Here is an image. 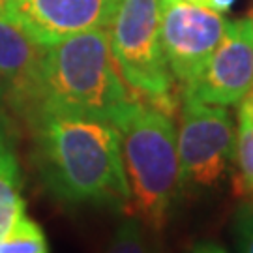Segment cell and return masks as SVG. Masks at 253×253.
<instances>
[{"label": "cell", "instance_id": "1", "mask_svg": "<svg viewBox=\"0 0 253 253\" xmlns=\"http://www.w3.org/2000/svg\"><path fill=\"white\" fill-rule=\"evenodd\" d=\"M32 129V162L42 186L66 205L129 208L120 133L111 122L73 115H40Z\"/></svg>", "mask_w": 253, "mask_h": 253}, {"label": "cell", "instance_id": "2", "mask_svg": "<svg viewBox=\"0 0 253 253\" xmlns=\"http://www.w3.org/2000/svg\"><path fill=\"white\" fill-rule=\"evenodd\" d=\"M135 98L113 58L107 28H96L45 47L23 120L56 113L115 126Z\"/></svg>", "mask_w": 253, "mask_h": 253}, {"label": "cell", "instance_id": "3", "mask_svg": "<svg viewBox=\"0 0 253 253\" xmlns=\"http://www.w3.org/2000/svg\"><path fill=\"white\" fill-rule=\"evenodd\" d=\"M172 115L135 98L115 122L129 186V210L146 229L160 233L180 188Z\"/></svg>", "mask_w": 253, "mask_h": 253}, {"label": "cell", "instance_id": "4", "mask_svg": "<svg viewBox=\"0 0 253 253\" xmlns=\"http://www.w3.org/2000/svg\"><path fill=\"white\" fill-rule=\"evenodd\" d=\"M107 32L113 58L131 92L172 115L178 100L163 54L158 0H122Z\"/></svg>", "mask_w": 253, "mask_h": 253}, {"label": "cell", "instance_id": "5", "mask_svg": "<svg viewBox=\"0 0 253 253\" xmlns=\"http://www.w3.org/2000/svg\"><path fill=\"white\" fill-rule=\"evenodd\" d=\"M235 122L223 105L182 98L176 152L180 186L191 191L214 188L235 150Z\"/></svg>", "mask_w": 253, "mask_h": 253}, {"label": "cell", "instance_id": "6", "mask_svg": "<svg viewBox=\"0 0 253 253\" xmlns=\"http://www.w3.org/2000/svg\"><path fill=\"white\" fill-rule=\"evenodd\" d=\"M160 38L174 81L190 84L205 68L225 32L227 19L186 0H158Z\"/></svg>", "mask_w": 253, "mask_h": 253}, {"label": "cell", "instance_id": "7", "mask_svg": "<svg viewBox=\"0 0 253 253\" xmlns=\"http://www.w3.org/2000/svg\"><path fill=\"white\" fill-rule=\"evenodd\" d=\"M253 86V15L227 21L223 38L203 72L182 88V98L238 105Z\"/></svg>", "mask_w": 253, "mask_h": 253}, {"label": "cell", "instance_id": "8", "mask_svg": "<svg viewBox=\"0 0 253 253\" xmlns=\"http://www.w3.org/2000/svg\"><path fill=\"white\" fill-rule=\"evenodd\" d=\"M122 0H0V9L30 40L49 47L81 32L107 28Z\"/></svg>", "mask_w": 253, "mask_h": 253}, {"label": "cell", "instance_id": "9", "mask_svg": "<svg viewBox=\"0 0 253 253\" xmlns=\"http://www.w3.org/2000/svg\"><path fill=\"white\" fill-rule=\"evenodd\" d=\"M45 47L15 27L0 9V113L25 117Z\"/></svg>", "mask_w": 253, "mask_h": 253}, {"label": "cell", "instance_id": "10", "mask_svg": "<svg viewBox=\"0 0 253 253\" xmlns=\"http://www.w3.org/2000/svg\"><path fill=\"white\" fill-rule=\"evenodd\" d=\"M27 212L23 199V172L8 115L0 113V236L11 221Z\"/></svg>", "mask_w": 253, "mask_h": 253}, {"label": "cell", "instance_id": "11", "mask_svg": "<svg viewBox=\"0 0 253 253\" xmlns=\"http://www.w3.org/2000/svg\"><path fill=\"white\" fill-rule=\"evenodd\" d=\"M233 190L240 201L253 199V96L238 103V129L235 137Z\"/></svg>", "mask_w": 253, "mask_h": 253}, {"label": "cell", "instance_id": "12", "mask_svg": "<svg viewBox=\"0 0 253 253\" xmlns=\"http://www.w3.org/2000/svg\"><path fill=\"white\" fill-rule=\"evenodd\" d=\"M49 242L43 229L27 212L19 214L0 236V253H45Z\"/></svg>", "mask_w": 253, "mask_h": 253}, {"label": "cell", "instance_id": "13", "mask_svg": "<svg viewBox=\"0 0 253 253\" xmlns=\"http://www.w3.org/2000/svg\"><path fill=\"white\" fill-rule=\"evenodd\" d=\"M107 250L115 253L148 252L150 244H148V238H146V225L143 223V219L131 216L126 217L122 223H118Z\"/></svg>", "mask_w": 253, "mask_h": 253}, {"label": "cell", "instance_id": "14", "mask_svg": "<svg viewBox=\"0 0 253 253\" xmlns=\"http://www.w3.org/2000/svg\"><path fill=\"white\" fill-rule=\"evenodd\" d=\"M233 238L235 250L242 253H253V199L242 201L233 217Z\"/></svg>", "mask_w": 253, "mask_h": 253}, {"label": "cell", "instance_id": "15", "mask_svg": "<svg viewBox=\"0 0 253 253\" xmlns=\"http://www.w3.org/2000/svg\"><path fill=\"white\" fill-rule=\"evenodd\" d=\"M235 4V0H207V8L208 9H214L216 13H227L231 6Z\"/></svg>", "mask_w": 253, "mask_h": 253}, {"label": "cell", "instance_id": "16", "mask_svg": "<svg viewBox=\"0 0 253 253\" xmlns=\"http://www.w3.org/2000/svg\"><path fill=\"white\" fill-rule=\"evenodd\" d=\"M186 2H191V4H199V6H205V8H207V0H186Z\"/></svg>", "mask_w": 253, "mask_h": 253}, {"label": "cell", "instance_id": "17", "mask_svg": "<svg viewBox=\"0 0 253 253\" xmlns=\"http://www.w3.org/2000/svg\"><path fill=\"white\" fill-rule=\"evenodd\" d=\"M252 15H253V11H252ZM250 94H252V96H253V86H252V92H250Z\"/></svg>", "mask_w": 253, "mask_h": 253}]
</instances>
